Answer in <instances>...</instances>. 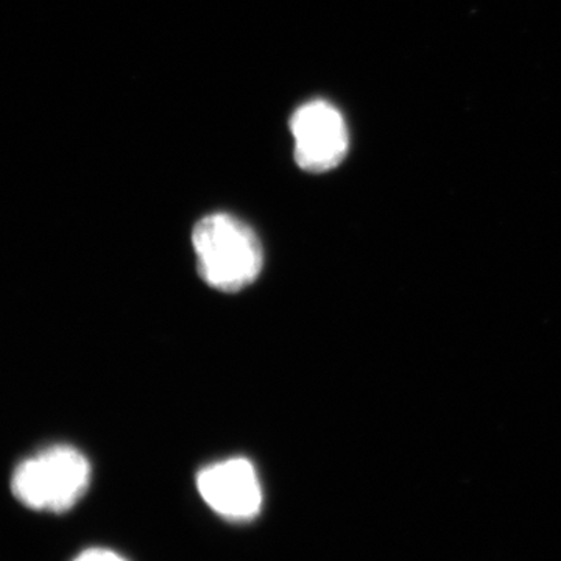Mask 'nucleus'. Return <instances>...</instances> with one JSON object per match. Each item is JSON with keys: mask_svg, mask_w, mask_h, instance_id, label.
Returning <instances> with one entry per match:
<instances>
[{"mask_svg": "<svg viewBox=\"0 0 561 561\" xmlns=\"http://www.w3.org/2000/svg\"><path fill=\"white\" fill-rule=\"evenodd\" d=\"M73 561H127L119 553L106 551V549H90L80 553Z\"/></svg>", "mask_w": 561, "mask_h": 561, "instance_id": "obj_5", "label": "nucleus"}, {"mask_svg": "<svg viewBox=\"0 0 561 561\" xmlns=\"http://www.w3.org/2000/svg\"><path fill=\"white\" fill-rule=\"evenodd\" d=\"M197 489L203 501L225 519L250 522L260 515L262 486L249 459L232 457L208 465L198 472Z\"/></svg>", "mask_w": 561, "mask_h": 561, "instance_id": "obj_4", "label": "nucleus"}, {"mask_svg": "<svg viewBox=\"0 0 561 561\" xmlns=\"http://www.w3.org/2000/svg\"><path fill=\"white\" fill-rule=\"evenodd\" d=\"M290 130L294 135L295 161L302 171H331L348 153V128L342 114L331 103H305L295 111Z\"/></svg>", "mask_w": 561, "mask_h": 561, "instance_id": "obj_3", "label": "nucleus"}, {"mask_svg": "<svg viewBox=\"0 0 561 561\" xmlns=\"http://www.w3.org/2000/svg\"><path fill=\"white\" fill-rule=\"evenodd\" d=\"M90 460L72 446H50L18 465L11 490L25 505L39 512L69 511L87 493Z\"/></svg>", "mask_w": 561, "mask_h": 561, "instance_id": "obj_2", "label": "nucleus"}, {"mask_svg": "<svg viewBox=\"0 0 561 561\" xmlns=\"http://www.w3.org/2000/svg\"><path fill=\"white\" fill-rule=\"evenodd\" d=\"M198 275L214 289L239 291L257 279L264 251L256 232L231 214L203 217L192 231Z\"/></svg>", "mask_w": 561, "mask_h": 561, "instance_id": "obj_1", "label": "nucleus"}]
</instances>
